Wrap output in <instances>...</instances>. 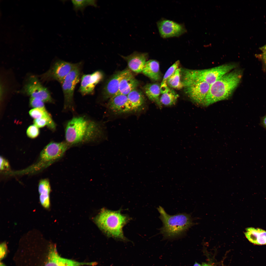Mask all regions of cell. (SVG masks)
<instances>
[{
  "label": "cell",
  "mask_w": 266,
  "mask_h": 266,
  "mask_svg": "<svg viewBox=\"0 0 266 266\" xmlns=\"http://www.w3.org/2000/svg\"><path fill=\"white\" fill-rule=\"evenodd\" d=\"M234 64H228L211 68L194 70L181 69L183 84L204 82L210 85L236 67Z\"/></svg>",
  "instance_id": "cell-5"
},
{
  "label": "cell",
  "mask_w": 266,
  "mask_h": 266,
  "mask_svg": "<svg viewBox=\"0 0 266 266\" xmlns=\"http://www.w3.org/2000/svg\"><path fill=\"white\" fill-rule=\"evenodd\" d=\"M38 190L41 204L45 208H48L50 205V187L48 180L44 179L40 181L38 184Z\"/></svg>",
  "instance_id": "cell-20"
},
{
  "label": "cell",
  "mask_w": 266,
  "mask_h": 266,
  "mask_svg": "<svg viewBox=\"0 0 266 266\" xmlns=\"http://www.w3.org/2000/svg\"><path fill=\"white\" fill-rule=\"evenodd\" d=\"M142 72L154 81H158L161 78L159 64L158 61L155 60H150L147 61Z\"/></svg>",
  "instance_id": "cell-21"
},
{
  "label": "cell",
  "mask_w": 266,
  "mask_h": 266,
  "mask_svg": "<svg viewBox=\"0 0 266 266\" xmlns=\"http://www.w3.org/2000/svg\"><path fill=\"white\" fill-rule=\"evenodd\" d=\"M127 69L116 73L108 81L104 86L102 93L104 99H109L118 93L120 81Z\"/></svg>",
  "instance_id": "cell-14"
},
{
  "label": "cell",
  "mask_w": 266,
  "mask_h": 266,
  "mask_svg": "<svg viewBox=\"0 0 266 266\" xmlns=\"http://www.w3.org/2000/svg\"><path fill=\"white\" fill-rule=\"evenodd\" d=\"M193 266H201V265L200 264L196 262Z\"/></svg>",
  "instance_id": "cell-36"
},
{
  "label": "cell",
  "mask_w": 266,
  "mask_h": 266,
  "mask_svg": "<svg viewBox=\"0 0 266 266\" xmlns=\"http://www.w3.org/2000/svg\"><path fill=\"white\" fill-rule=\"evenodd\" d=\"M23 91L31 97L38 99L44 102H53L49 91L41 84L35 76L30 77L24 86Z\"/></svg>",
  "instance_id": "cell-7"
},
{
  "label": "cell",
  "mask_w": 266,
  "mask_h": 266,
  "mask_svg": "<svg viewBox=\"0 0 266 266\" xmlns=\"http://www.w3.org/2000/svg\"><path fill=\"white\" fill-rule=\"evenodd\" d=\"M180 61L177 60L171 66L166 72L160 85L161 93H164L168 87L167 84V79L178 68Z\"/></svg>",
  "instance_id": "cell-25"
},
{
  "label": "cell",
  "mask_w": 266,
  "mask_h": 266,
  "mask_svg": "<svg viewBox=\"0 0 266 266\" xmlns=\"http://www.w3.org/2000/svg\"><path fill=\"white\" fill-rule=\"evenodd\" d=\"M263 59L266 64V52H263L262 54Z\"/></svg>",
  "instance_id": "cell-33"
},
{
  "label": "cell",
  "mask_w": 266,
  "mask_h": 266,
  "mask_svg": "<svg viewBox=\"0 0 266 266\" xmlns=\"http://www.w3.org/2000/svg\"><path fill=\"white\" fill-rule=\"evenodd\" d=\"M83 63H76L73 69L61 83L64 98V110L72 109L74 105V95L77 84L81 79Z\"/></svg>",
  "instance_id": "cell-6"
},
{
  "label": "cell",
  "mask_w": 266,
  "mask_h": 266,
  "mask_svg": "<svg viewBox=\"0 0 266 266\" xmlns=\"http://www.w3.org/2000/svg\"><path fill=\"white\" fill-rule=\"evenodd\" d=\"M102 132L98 122L85 116H75L66 125V142L69 146L94 142L100 138Z\"/></svg>",
  "instance_id": "cell-1"
},
{
  "label": "cell",
  "mask_w": 266,
  "mask_h": 266,
  "mask_svg": "<svg viewBox=\"0 0 266 266\" xmlns=\"http://www.w3.org/2000/svg\"><path fill=\"white\" fill-rule=\"evenodd\" d=\"M128 217L120 211H113L102 209L95 218L97 225L108 236L125 239L122 228L128 221Z\"/></svg>",
  "instance_id": "cell-4"
},
{
  "label": "cell",
  "mask_w": 266,
  "mask_h": 266,
  "mask_svg": "<svg viewBox=\"0 0 266 266\" xmlns=\"http://www.w3.org/2000/svg\"><path fill=\"white\" fill-rule=\"evenodd\" d=\"M129 112H136L143 108L145 102L144 96L140 90L136 88L127 95Z\"/></svg>",
  "instance_id": "cell-18"
},
{
  "label": "cell",
  "mask_w": 266,
  "mask_h": 266,
  "mask_svg": "<svg viewBox=\"0 0 266 266\" xmlns=\"http://www.w3.org/2000/svg\"><path fill=\"white\" fill-rule=\"evenodd\" d=\"M10 166L9 163L7 161L2 157H0V170H8Z\"/></svg>",
  "instance_id": "cell-30"
},
{
  "label": "cell",
  "mask_w": 266,
  "mask_h": 266,
  "mask_svg": "<svg viewBox=\"0 0 266 266\" xmlns=\"http://www.w3.org/2000/svg\"><path fill=\"white\" fill-rule=\"evenodd\" d=\"M260 124L262 127L266 129V115L261 118Z\"/></svg>",
  "instance_id": "cell-32"
},
{
  "label": "cell",
  "mask_w": 266,
  "mask_h": 266,
  "mask_svg": "<svg viewBox=\"0 0 266 266\" xmlns=\"http://www.w3.org/2000/svg\"><path fill=\"white\" fill-rule=\"evenodd\" d=\"M244 234L248 240L254 244L266 245V231L263 229L248 227L246 229Z\"/></svg>",
  "instance_id": "cell-19"
},
{
  "label": "cell",
  "mask_w": 266,
  "mask_h": 266,
  "mask_svg": "<svg viewBox=\"0 0 266 266\" xmlns=\"http://www.w3.org/2000/svg\"><path fill=\"white\" fill-rule=\"evenodd\" d=\"M76 64V63L58 60L53 63L49 70L44 74L43 78L47 80H56L61 83Z\"/></svg>",
  "instance_id": "cell-8"
},
{
  "label": "cell",
  "mask_w": 266,
  "mask_h": 266,
  "mask_svg": "<svg viewBox=\"0 0 266 266\" xmlns=\"http://www.w3.org/2000/svg\"><path fill=\"white\" fill-rule=\"evenodd\" d=\"M35 125H32L28 128L26 132L28 136L30 138H33L37 137L39 133V129Z\"/></svg>",
  "instance_id": "cell-28"
},
{
  "label": "cell",
  "mask_w": 266,
  "mask_h": 266,
  "mask_svg": "<svg viewBox=\"0 0 266 266\" xmlns=\"http://www.w3.org/2000/svg\"><path fill=\"white\" fill-rule=\"evenodd\" d=\"M30 115L35 119L45 118L53 124H55L46 109L34 108L29 112Z\"/></svg>",
  "instance_id": "cell-26"
},
{
  "label": "cell",
  "mask_w": 266,
  "mask_h": 266,
  "mask_svg": "<svg viewBox=\"0 0 266 266\" xmlns=\"http://www.w3.org/2000/svg\"><path fill=\"white\" fill-rule=\"evenodd\" d=\"M201 266H215L210 265L209 264H207L205 263H203L201 265Z\"/></svg>",
  "instance_id": "cell-35"
},
{
  "label": "cell",
  "mask_w": 266,
  "mask_h": 266,
  "mask_svg": "<svg viewBox=\"0 0 266 266\" xmlns=\"http://www.w3.org/2000/svg\"><path fill=\"white\" fill-rule=\"evenodd\" d=\"M96 264V262H80L62 257L58 254L56 246L52 245L50 248L48 262L45 266H94Z\"/></svg>",
  "instance_id": "cell-13"
},
{
  "label": "cell",
  "mask_w": 266,
  "mask_h": 266,
  "mask_svg": "<svg viewBox=\"0 0 266 266\" xmlns=\"http://www.w3.org/2000/svg\"><path fill=\"white\" fill-rule=\"evenodd\" d=\"M71 2L73 5V9L76 12L79 11L82 12H83L85 8L88 6H97L96 0H71Z\"/></svg>",
  "instance_id": "cell-27"
},
{
  "label": "cell",
  "mask_w": 266,
  "mask_h": 266,
  "mask_svg": "<svg viewBox=\"0 0 266 266\" xmlns=\"http://www.w3.org/2000/svg\"><path fill=\"white\" fill-rule=\"evenodd\" d=\"M147 53L135 51L127 56L122 57L127 61L129 69L138 73L142 72L147 61Z\"/></svg>",
  "instance_id": "cell-16"
},
{
  "label": "cell",
  "mask_w": 266,
  "mask_h": 266,
  "mask_svg": "<svg viewBox=\"0 0 266 266\" xmlns=\"http://www.w3.org/2000/svg\"><path fill=\"white\" fill-rule=\"evenodd\" d=\"M139 84L138 80L134 77L130 70L127 69L120 81L117 94L127 95L132 90L137 88Z\"/></svg>",
  "instance_id": "cell-17"
},
{
  "label": "cell",
  "mask_w": 266,
  "mask_h": 266,
  "mask_svg": "<svg viewBox=\"0 0 266 266\" xmlns=\"http://www.w3.org/2000/svg\"><path fill=\"white\" fill-rule=\"evenodd\" d=\"M181 69L178 68L167 79V84L170 88L180 89L183 87L181 80Z\"/></svg>",
  "instance_id": "cell-24"
},
{
  "label": "cell",
  "mask_w": 266,
  "mask_h": 266,
  "mask_svg": "<svg viewBox=\"0 0 266 266\" xmlns=\"http://www.w3.org/2000/svg\"><path fill=\"white\" fill-rule=\"evenodd\" d=\"M103 74L97 70L88 74H84L81 78L79 92L83 96L93 95L96 85L102 80Z\"/></svg>",
  "instance_id": "cell-12"
},
{
  "label": "cell",
  "mask_w": 266,
  "mask_h": 266,
  "mask_svg": "<svg viewBox=\"0 0 266 266\" xmlns=\"http://www.w3.org/2000/svg\"><path fill=\"white\" fill-rule=\"evenodd\" d=\"M44 102L38 99L31 97L30 100V105L34 108L45 109Z\"/></svg>",
  "instance_id": "cell-29"
},
{
  "label": "cell",
  "mask_w": 266,
  "mask_h": 266,
  "mask_svg": "<svg viewBox=\"0 0 266 266\" xmlns=\"http://www.w3.org/2000/svg\"><path fill=\"white\" fill-rule=\"evenodd\" d=\"M145 93L151 100L155 102L161 108L162 104L160 100L161 93L160 85L157 83H149L144 87Z\"/></svg>",
  "instance_id": "cell-22"
},
{
  "label": "cell",
  "mask_w": 266,
  "mask_h": 266,
  "mask_svg": "<svg viewBox=\"0 0 266 266\" xmlns=\"http://www.w3.org/2000/svg\"><path fill=\"white\" fill-rule=\"evenodd\" d=\"M242 77L240 71L235 70L225 74L210 85L203 106H208L230 97Z\"/></svg>",
  "instance_id": "cell-2"
},
{
  "label": "cell",
  "mask_w": 266,
  "mask_h": 266,
  "mask_svg": "<svg viewBox=\"0 0 266 266\" xmlns=\"http://www.w3.org/2000/svg\"><path fill=\"white\" fill-rule=\"evenodd\" d=\"M7 246L5 243H3L0 245V259L4 257L6 254Z\"/></svg>",
  "instance_id": "cell-31"
},
{
  "label": "cell",
  "mask_w": 266,
  "mask_h": 266,
  "mask_svg": "<svg viewBox=\"0 0 266 266\" xmlns=\"http://www.w3.org/2000/svg\"><path fill=\"white\" fill-rule=\"evenodd\" d=\"M179 97V95L172 89L168 87L160 97L162 105L169 106L174 104Z\"/></svg>",
  "instance_id": "cell-23"
},
{
  "label": "cell",
  "mask_w": 266,
  "mask_h": 266,
  "mask_svg": "<svg viewBox=\"0 0 266 266\" xmlns=\"http://www.w3.org/2000/svg\"><path fill=\"white\" fill-rule=\"evenodd\" d=\"M108 109L116 114L129 112L127 95L117 94L109 99L107 104Z\"/></svg>",
  "instance_id": "cell-15"
},
{
  "label": "cell",
  "mask_w": 266,
  "mask_h": 266,
  "mask_svg": "<svg viewBox=\"0 0 266 266\" xmlns=\"http://www.w3.org/2000/svg\"><path fill=\"white\" fill-rule=\"evenodd\" d=\"M157 24L160 35L164 38L178 37L187 32L183 24L166 19L160 20Z\"/></svg>",
  "instance_id": "cell-11"
},
{
  "label": "cell",
  "mask_w": 266,
  "mask_h": 266,
  "mask_svg": "<svg viewBox=\"0 0 266 266\" xmlns=\"http://www.w3.org/2000/svg\"><path fill=\"white\" fill-rule=\"evenodd\" d=\"M260 49L263 52H266V45L260 48Z\"/></svg>",
  "instance_id": "cell-34"
},
{
  "label": "cell",
  "mask_w": 266,
  "mask_h": 266,
  "mask_svg": "<svg viewBox=\"0 0 266 266\" xmlns=\"http://www.w3.org/2000/svg\"><path fill=\"white\" fill-rule=\"evenodd\" d=\"M157 210L163 224L160 229V233L165 237H175L183 234L195 224L189 214L182 213L170 215L160 206Z\"/></svg>",
  "instance_id": "cell-3"
},
{
  "label": "cell",
  "mask_w": 266,
  "mask_h": 266,
  "mask_svg": "<svg viewBox=\"0 0 266 266\" xmlns=\"http://www.w3.org/2000/svg\"><path fill=\"white\" fill-rule=\"evenodd\" d=\"M210 85L204 82L183 84L186 94L193 102L203 105Z\"/></svg>",
  "instance_id": "cell-10"
},
{
  "label": "cell",
  "mask_w": 266,
  "mask_h": 266,
  "mask_svg": "<svg viewBox=\"0 0 266 266\" xmlns=\"http://www.w3.org/2000/svg\"><path fill=\"white\" fill-rule=\"evenodd\" d=\"M0 266H5L2 263H0Z\"/></svg>",
  "instance_id": "cell-37"
},
{
  "label": "cell",
  "mask_w": 266,
  "mask_h": 266,
  "mask_svg": "<svg viewBox=\"0 0 266 266\" xmlns=\"http://www.w3.org/2000/svg\"><path fill=\"white\" fill-rule=\"evenodd\" d=\"M69 146L65 142H51L41 152L40 159L41 162L49 164L61 158Z\"/></svg>",
  "instance_id": "cell-9"
}]
</instances>
